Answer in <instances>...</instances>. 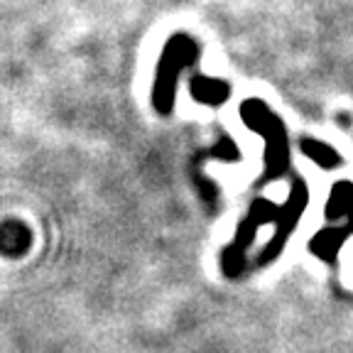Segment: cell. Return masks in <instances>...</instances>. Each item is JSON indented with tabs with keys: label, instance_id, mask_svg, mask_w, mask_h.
Instances as JSON below:
<instances>
[{
	"label": "cell",
	"instance_id": "cell-1",
	"mask_svg": "<svg viewBox=\"0 0 353 353\" xmlns=\"http://www.w3.org/2000/svg\"><path fill=\"white\" fill-rule=\"evenodd\" d=\"M346 214H353V184L351 182H339L331 189L329 204H326V216L331 221L343 219Z\"/></svg>",
	"mask_w": 353,
	"mask_h": 353
},
{
	"label": "cell",
	"instance_id": "cell-2",
	"mask_svg": "<svg viewBox=\"0 0 353 353\" xmlns=\"http://www.w3.org/2000/svg\"><path fill=\"white\" fill-rule=\"evenodd\" d=\"M346 236H348V228H336V231H334V228H326V231H321L319 236L312 241V250H314L319 258H326V260L336 258L339 248L343 245Z\"/></svg>",
	"mask_w": 353,
	"mask_h": 353
},
{
	"label": "cell",
	"instance_id": "cell-4",
	"mask_svg": "<svg viewBox=\"0 0 353 353\" xmlns=\"http://www.w3.org/2000/svg\"><path fill=\"white\" fill-rule=\"evenodd\" d=\"M351 228H353V214H351Z\"/></svg>",
	"mask_w": 353,
	"mask_h": 353
},
{
	"label": "cell",
	"instance_id": "cell-3",
	"mask_svg": "<svg viewBox=\"0 0 353 353\" xmlns=\"http://www.w3.org/2000/svg\"><path fill=\"white\" fill-rule=\"evenodd\" d=\"M302 150L309 160H314L316 165L324 167V170H331V167L341 165V154H339L334 148H329L326 143H319V140H304Z\"/></svg>",
	"mask_w": 353,
	"mask_h": 353
}]
</instances>
